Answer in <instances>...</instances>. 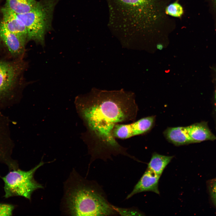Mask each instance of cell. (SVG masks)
I'll use <instances>...</instances> for the list:
<instances>
[{
	"label": "cell",
	"instance_id": "1",
	"mask_svg": "<svg viewBox=\"0 0 216 216\" xmlns=\"http://www.w3.org/2000/svg\"><path fill=\"white\" fill-rule=\"evenodd\" d=\"M75 103L86 128L82 138L90 156L89 167L97 159L112 160V156L121 155L134 158L113 135L116 124L132 121L135 118L137 108L132 94L123 89L94 88L76 97Z\"/></svg>",
	"mask_w": 216,
	"mask_h": 216
},
{
	"label": "cell",
	"instance_id": "2",
	"mask_svg": "<svg viewBox=\"0 0 216 216\" xmlns=\"http://www.w3.org/2000/svg\"><path fill=\"white\" fill-rule=\"evenodd\" d=\"M65 199L68 212L73 216L118 215L108 201L101 185L74 173Z\"/></svg>",
	"mask_w": 216,
	"mask_h": 216
},
{
	"label": "cell",
	"instance_id": "3",
	"mask_svg": "<svg viewBox=\"0 0 216 216\" xmlns=\"http://www.w3.org/2000/svg\"><path fill=\"white\" fill-rule=\"evenodd\" d=\"M56 0H41L29 12L16 14L25 26L28 41L33 40L44 46L46 34L51 28Z\"/></svg>",
	"mask_w": 216,
	"mask_h": 216
},
{
	"label": "cell",
	"instance_id": "4",
	"mask_svg": "<svg viewBox=\"0 0 216 216\" xmlns=\"http://www.w3.org/2000/svg\"><path fill=\"white\" fill-rule=\"evenodd\" d=\"M43 164L44 163L41 161L28 171L20 169L13 170L2 177L5 197L21 196L30 200L34 190L43 187L35 180L34 175L36 170Z\"/></svg>",
	"mask_w": 216,
	"mask_h": 216
},
{
	"label": "cell",
	"instance_id": "5",
	"mask_svg": "<svg viewBox=\"0 0 216 216\" xmlns=\"http://www.w3.org/2000/svg\"><path fill=\"white\" fill-rule=\"evenodd\" d=\"M155 121L154 116L141 118L130 124H118L115 126L113 135L116 138L125 139L145 133L149 131Z\"/></svg>",
	"mask_w": 216,
	"mask_h": 216
},
{
	"label": "cell",
	"instance_id": "6",
	"mask_svg": "<svg viewBox=\"0 0 216 216\" xmlns=\"http://www.w3.org/2000/svg\"><path fill=\"white\" fill-rule=\"evenodd\" d=\"M160 177L147 169L125 199L128 200L135 194L143 192L151 191L159 194L158 183Z\"/></svg>",
	"mask_w": 216,
	"mask_h": 216
},
{
	"label": "cell",
	"instance_id": "7",
	"mask_svg": "<svg viewBox=\"0 0 216 216\" xmlns=\"http://www.w3.org/2000/svg\"><path fill=\"white\" fill-rule=\"evenodd\" d=\"M1 11L2 14V22L7 28L27 41L26 28L17 14L5 7L2 8Z\"/></svg>",
	"mask_w": 216,
	"mask_h": 216
},
{
	"label": "cell",
	"instance_id": "8",
	"mask_svg": "<svg viewBox=\"0 0 216 216\" xmlns=\"http://www.w3.org/2000/svg\"><path fill=\"white\" fill-rule=\"evenodd\" d=\"M0 38L12 55L18 56L24 53L27 41L9 31L2 22L0 24Z\"/></svg>",
	"mask_w": 216,
	"mask_h": 216
},
{
	"label": "cell",
	"instance_id": "9",
	"mask_svg": "<svg viewBox=\"0 0 216 216\" xmlns=\"http://www.w3.org/2000/svg\"><path fill=\"white\" fill-rule=\"evenodd\" d=\"M22 68V65L16 67L6 62H0V94L12 86Z\"/></svg>",
	"mask_w": 216,
	"mask_h": 216
},
{
	"label": "cell",
	"instance_id": "10",
	"mask_svg": "<svg viewBox=\"0 0 216 216\" xmlns=\"http://www.w3.org/2000/svg\"><path fill=\"white\" fill-rule=\"evenodd\" d=\"M187 132L193 143L206 140H213L216 138L206 123H198L186 127Z\"/></svg>",
	"mask_w": 216,
	"mask_h": 216
},
{
	"label": "cell",
	"instance_id": "11",
	"mask_svg": "<svg viewBox=\"0 0 216 216\" xmlns=\"http://www.w3.org/2000/svg\"><path fill=\"white\" fill-rule=\"evenodd\" d=\"M164 134L168 141L176 146L193 143L187 132L186 127L167 128Z\"/></svg>",
	"mask_w": 216,
	"mask_h": 216
},
{
	"label": "cell",
	"instance_id": "12",
	"mask_svg": "<svg viewBox=\"0 0 216 216\" xmlns=\"http://www.w3.org/2000/svg\"><path fill=\"white\" fill-rule=\"evenodd\" d=\"M173 157L172 156L164 155L154 153L148 164L147 169L160 177Z\"/></svg>",
	"mask_w": 216,
	"mask_h": 216
},
{
	"label": "cell",
	"instance_id": "13",
	"mask_svg": "<svg viewBox=\"0 0 216 216\" xmlns=\"http://www.w3.org/2000/svg\"><path fill=\"white\" fill-rule=\"evenodd\" d=\"M35 0H6L4 7L16 14L27 13L35 6Z\"/></svg>",
	"mask_w": 216,
	"mask_h": 216
},
{
	"label": "cell",
	"instance_id": "14",
	"mask_svg": "<svg viewBox=\"0 0 216 216\" xmlns=\"http://www.w3.org/2000/svg\"><path fill=\"white\" fill-rule=\"evenodd\" d=\"M165 12L166 14L172 16L180 18L184 13V10L182 6L176 1L166 6Z\"/></svg>",
	"mask_w": 216,
	"mask_h": 216
},
{
	"label": "cell",
	"instance_id": "15",
	"mask_svg": "<svg viewBox=\"0 0 216 216\" xmlns=\"http://www.w3.org/2000/svg\"><path fill=\"white\" fill-rule=\"evenodd\" d=\"M113 207L118 215L122 216H141L143 214L135 207L122 208L113 205Z\"/></svg>",
	"mask_w": 216,
	"mask_h": 216
},
{
	"label": "cell",
	"instance_id": "16",
	"mask_svg": "<svg viewBox=\"0 0 216 216\" xmlns=\"http://www.w3.org/2000/svg\"><path fill=\"white\" fill-rule=\"evenodd\" d=\"M208 188L211 200L216 208V178L209 181Z\"/></svg>",
	"mask_w": 216,
	"mask_h": 216
},
{
	"label": "cell",
	"instance_id": "17",
	"mask_svg": "<svg viewBox=\"0 0 216 216\" xmlns=\"http://www.w3.org/2000/svg\"><path fill=\"white\" fill-rule=\"evenodd\" d=\"M14 206L10 204L0 203V216H10L12 214Z\"/></svg>",
	"mask_w": 216,
	"mask_h": 216
},
{
	"label": "cell",
	"instance_id": "18",
	"mask_svg": "<svg viewBox=\"0 0 216 216\" xmlns=\"http://www.w3.org/2000/svg\"><path fill=\"white\" fill-rule=\"evenodd\" d=\"M157 48L158 49L160 50H161L163 49V45L161 44H158L157 45Z\"/></svg>",
	"mask_w": 216,
	"mask_h": 216
},
{
	"label": "cell",
	"instance_id": "19",
	"mask_svg": "<svg viewBox=\"0 0 216 216\" xmlns=\"http://www.w3.org/2000/svg\"><path fill=\"white\" fill-rule=\"evenodd\" d=\"M215 100L216 108V90L215 91Z\"/></svg>",
	"mask_w": 216,
	"mask_h": 216
},
{
	"label": "cell",
	"instance_id": "20",
	"mask_svg": "<svg viewBox=\"0 0 216 216\" xmlns=\"http://www.w3.org/2000/svg\"><path fill=\"white\" fill-rule=\"evenodd\" d=\"M214 2L215 4L216 5V0H214Z\"/></svg>",
	"mask_w": 216,
	"mask_h": 216
}]
</instances>
